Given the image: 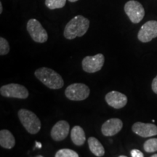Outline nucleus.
Listing matches in <instances>:
<instances>
[{
    "label": "nucleus",
    "instance_id": "7ed1b4c3",
    "mask_svg": "<svg viewBox=\"0 0 157 157\" xmlns=\"http://www.w3.org/2000/svg\"><path fill=\"white\" fill-rule=\"evenodd\" d=\"M21 124L26 131L31 135H35L39 132L42 124L34 112L27 109H21L17 113Z\"/></svg>",
    "mask_w": 157,
    "mask_h": 157
},
{
    "label": "nucleus",
    "instance_id": "f3484780",
    "mask_svg": "<svg viewBox=\"0 0 157 157\" xmlns=\"http://www.w3.org/2000/svg\"><path fill=\"white\" fill-rule=\"evenodd\" d=\"M66 3V0H45V5L50 10L63 8Z\"/></svg>",
    "mask_w": 157,
    "mask_h": 157
},
{
    "label": "nucleus",
    "instance_id": "a878e982",
    "mask_svg": "<svg viewBox=\"0 0 157 157\" xmlns=\"http://www.w3.org/2000/svg\"><path fill=\"white\" fill-rule=\"evenodd\" d=\"M151 157H157V154H154V155H152Z\"/></svg>",
    "mask_w": 157,
    "mask_h": 157
},
{
    "label": "nucleus",
    "instance_id": "2eb2a0df",
    "mask_svg": "<svg viewBox=\"0 0 157 157\" xmlns=\"http://www.w3.org/2000/svg\"><path fill=\"white\" fill-rule=\"evenodd\" d=\"M71 139L74 145L77 146H83L85 143V132L82 127L74 126L71 131Z\"/></svg>",
    "mask_w": 157,
    "mask_h": 157
},
{
    "label": "nucleus",
    "instance_id": "aec40b11",
    "mask_svg": "<svg viewBox=\"0 0 157 157\" xmlns=\"http://www.w3.org/2000/svg\"><path fill=\"white\" fill-rule=\"evenodd\" d=\"M10 52L9 42L3 37H0V56H6Z\"/></svg>",
    "mask_w": 157,
    "mask_h": 157
},
{
    "label": "nucleus",
    "instance_id": "f8f14e48",
    "mask_svg": "<svg viewBox=\"0 0 157 157\" xmlns=\"http://www.w3.org/2000/svg\"><path fill=\"white\" fill-rule=\"evenodd\" d=\"M69 130V124L65 120H60L58 121L51 129V137L56 142L62 141L67 137Z\"/></svg>",
    "mask_w": 157,
    "mask_h": 157
},
{
    "label": "nucleus",
    "instance_id": "423d86ee",
    "mask_svg": "<svg viewBox=\"0 0 157 157\" xmlns=\"http://www.w3.org/2000/svg\"><path fill=\"white\" fill-rule=\"evenodd\" d=\"M0 94L5 98H13L18 99H26L29 97V91L24 86L19 84L11 83L2 86Z\"/></svg>",
    "mask_w": 157,
    "mask_h": 157
},
{
    "label": "nucleus",
    "instance_id": "dca6fc26",
    "mask_svg": "<svg viewBox=\"0 0 157 157\" xmlns=\"http://www.w3.org/2000/svg\"><path fill=\"white\" fill-rule=\"evenodd\" d=\"M88 146L93 154L96 156L101 157L105 154V149L101 143L95 137H90L88 139Z\"/></svg>",
    "mask_w": 157,
    "mask_h": 157
},
{
    "label": "nucleus",
    "instance_id": "f03ea898",
    "mask_svg": "<svg viewBox=\"0 0 157 157\" xmlns=\"http://www.w3.org/2000/svg\"><path fill=\"white\" fill-rule=\"evenodd\" d=\"M34 75L42 84L51 90L61 89L64 81L58 73L47 67H42L35 71Z\"/></svg>",
    "mask_w": 157,
    "mask_h": 157
},
{
    "label": "nucleus",
    "instance_id": "39448f33",
    "mask_svg": "<svg viewBox=\"0 0 157 157\" xmlns=\"http://www.w3.org/2000/svg\"><path fill=\"white\" fill-rule=\"evenodd\" d=\"M26 29L34 42L37 43H44L48 41V32L43 28L40 22L36 19L31 18L29 20L27 23Z\"/></svg>",
    "mask_w": 157,
    "mask_h": 157
},
{
    "label": "nucleus",
    "instance_id": "6e6552de",
    "mask_svg": "<svg viewBox=\"0 0 157 157\" xmlns=\"http://www.w3.org/2000/svg\"><path fill=\"white\" fill-rule=\"evenodd\" d=\"M104 62H105V58L101 53L93 56H86L82 60V68L87 73H96L102 69Z\"/></svg>",
    "mask_w": 157,
    "mask_h": 157
},
{
    "label": "nucleus",
    "instance_id": "b1692460",
    "mask_svg": "<svg viewBox=\"0 0 157 157\" xmlns=\"http://www.w3.org/2000/svg\"><path fill=\"white\" fill-rule=\"evenodd\" d=\"M2 10H3L2 4V2H0V14H2Z\"/></svg>",
    "mask_w": 157,
    "mask_h": 157
},
{
    "label": "nucleus",
    "instance_id": "9d476101",
    "mask_svg": "<svg viewBox=\"0 0 157 157\" xmlns=\"http://www.w3.org/2000/svg\"><path fill=\"white\" fill-rule=\"evenodd\" d=\"M105 100L109 106L116 109H122L127 103V96L124 94L115 90L108 93L105 95Z\"/></svg>",
    "mask_w": 157,
    "mask_h": 157
},
{
    "label": "nucleus",
    "instance_id": "5701e85b",
    "mask_svg": "<svg viewBox=\"0 0 157 157\" xmlns=\"http://www.w3.org/2000/svg\"><path fill=\"white\" fill-rule=\"evenodd\" d=\"M36 147H38V148H42V144L39 142H36Z\"/></svg>",
    "mask_w": 157,
    "mask_h": 157
},
{
    "label": "nucleus",
    "instance_id": "0eeeda50",
    "mask_svg": "<svg viewBox=\"0 0 157 157\" xmlns=\"http://www.w3.org/2000/svg\"><path fill=\"white\" fill-rule=\"evenodd\" d=\"M124 12L133 23H139L145 16V10L139 2L128 1L124 5Z\"/></svg>",
    "mask_w": 157,
    "mask_h": 157
},
{
    "label": "nucleus",
    "instance_id": "4468645a",
    "mask_svg": "<svg viewBox=\"0 0 157 157\" xmlns=\"http://www.w3.org/2000/svg\"><path fill=\"white\" fill-rule=\"evenodd\" d=\"M15 145V139L10 131L2 129L0 131V146L4 148L12 149Z\"/></svg>",
    "mask_w": 157,
    "mask_h": 157
},
{
    "label": "nucleus",
    "instance_id": "9b49d317",
    "mask_svg": "<svg viewBox=\"0 0 157 157\" xmlns=\"http://www.w3.org/2000/svg\"><path fill=\"white\" fill-rule=\"evenodd\" d=\"M122 127L123 122L121 119L112 118L108 119L103 124L101 127V132L104 136L112 137L120 132Z\"/></svg>",
    "mask_w": 157,
    "mask_h": 157
},
{
    "label": "nucleus",
    "instance_id": "ddd939ff",
    "mask_svg": "<svg viewBox=\"0 0 157 157\" xmlns=\"http://www.w3.org/2000/svg\"><path fill=\"white\" fill-rule=\"evenodd\" d=\"M132 132L143 137H153L157 135V127L153 124L136 122L132 127Z\"/></svg>",
    "mask_w": 157,
    "mask_h": 157
},
{
    "label": "nucleus",
    "instance_id": "4be33fe9",
    "mask_svg": "<svg viewBox=\"0 0 157 157\" xmlns=\"http://www.w3.org/2000/svg\"><path fill=\"white\" fill-rule=\"evenodd\" d=\"M151 87L153 92H154V93L157 94V76L154 78V80H153Z\"/></svg>",
    "mask_w": 157,
    "mask_h": 157
},
{
    "label": "nucleus",
    "instance_id": "6ab92c4d",
    "mask_svg": "<svg viewBox=\"0 0 157 157\" xmlns=\"http://www.w3.org/2000/svg\"><path fill=\"white\" fill-rule=\"evenodd\" d=\"M56 157H78V154L74 150L69 148H63L58 151L55 155Z\"/></svg>",
    "mask_w": 157,
    "mask_h": 157
},
{
    "label": "nucleus",
    "instance_id": "393cba45",
    "mask_svg": "<svg viewBox=\"0 0 157 157\" xmlns=\"http://www.w3.org/2000/svg\"><path fill=\"white\" fill-rule=\"evenodd\" d=\"M68 1H69L70 2H76L78 1V0H68Z\"/></svg>",
    "mask_w": 157,
    "mask_h": 157
},
{
    "label": "nucleus",
    "instance_id": "412c9836",
    "mask_svg": "<svg viewBox=\"0 0 157 157\" xmlns=\"http://www.w3.org/2000/svg\"><path fill=\"white\" fill-rule=\"evenodd\" d=\"M131 156L132 157H143L144 155L142 152L140 151L138 149H133V150L131 151L130 152Z\"/></svg>",
    "mask_w": 157,
    "mask_h": 157
},
{
    "label": "nucleus",
    "instance_id": "f257e3e1",
    "mask_svg": "<svg viewBox=\"0 0 157 157\" xmlns=\"http://www.w3.org/2000/svg\"><path fill=\"white\" fill-rule=\"evenodd\" d=\"M90 27V21L82 15H76L67 23L64 29V37L67 39H74L82 37L87 33Z\"/></svg>",
    "mask_w": 157,
    "mask_h": 157
},
{
    "label": "nucleus",
    "instance_id": "1a4fd4ad",
    "mask_svg": "<svg viewBox=\"0 0 157 157\" xmlns=\"http://www.w3.org/2000/svg\"><path fill=\"white\" fill-rule=\"evenodd\" d=\"M157 37V21H149L145 23L137 34V39L141 42L147 43Z\"/></svg>",
    "mask_w": 157,
    "mask_h": 157
},
{
    "label": "nucleus",
    "instance_id": "20e7f679",
    "mask_svg": "<svg viewBox=\"0 0 157 157\" xmlns=\"http://www.w3.org/2000/svg\"><path fill=\"white\" fill-rule=\"evenodd\" d=\"M90 90L88 86L82 83H74L68 86L65 90V95L72 101H82L89 97Z\"/></svg>",
    "mask_w": 157,
    "mask_h": 157
},
{
    "label": "nucleus",
    "instance_id": "a211bd4d",
    "mask_svg": "<svg viewBox=\"0 0 157 157\" xmlns=\"http://www.w3.org/2000/svg\"><path fill=\"white\" fill-rule=\"evenodd\" d=\"M143 149L147 153L157 151V138H150L143 144Z\"/></svg>",
    "mask_w": 157,
    "mask_h": 157
}]
</instances>
